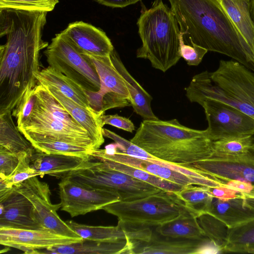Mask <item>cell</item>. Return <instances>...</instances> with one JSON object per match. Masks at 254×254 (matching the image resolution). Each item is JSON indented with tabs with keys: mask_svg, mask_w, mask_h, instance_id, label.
I'll list each match as a JSON object with an SVG mask.
<instances>
[{
	"mask_svg": "<svg viewBox=\"0 0 254 254\" xmlns=\"http://www.w3.org/2000/svg\"><path fill=\"white\" fill-rule=\"evenodd\" d=\"M0 227L43 228L35 208L22 193L13 187L0 186Z\"/></svg>",
	"mask_w": 254,
	"mask_h": 254,
	"instance_id": "obj_16",
	"label": "cell"
},
{
	"mask_svg": "<svg viewBox=\"0 0 254 254\" xmlns=\"http://www.w3.org/2000/svg\"><path fill=\"white\" fill-rule=\"evenodd\" d=\"M163 237L153 234L148 242H132V254H198L207 237L198 239Z\"/></svg>",
	"mask_w": 254,
	"mask_h": 254,
	"instance_id": "obj_22",
	"label": "cell"
},
{
	"mask_svg": "<svg viewBox=\"0 0 254 254\" xmlns=\"http://www.w3.org/2000/svg\"><path fill=\"white\" fill-rule=\"evenodd\" d=\"M133 243L129 239L100 242L83 239L72 244L37 251L36 254H132Z\"/></svg>",
	"mask_w": 254,
	"mask_h": 254,
	"instance_id": "obj_20",
	"label": "cell"
},
{
	"mask_svg": "<svg viewBox=\"0 0 254 254\" xmlns=\"http://www.w3.org/2000/svg\"><path fill=\"white\" fill-rule=\"evenodd\" d=\"M99 161L104 162L111 168L127 173L163 190L176 192L180 190L184 187L183 186L175 184L155 176L144 170L129 165L109 160H102Z\"/></svg>",
	"mask_w": 254,
	"mask_h": 254,
	"instance_id": "obj_32",
	"label": "cell"
},
{
	"mask_svg": "<svg viewBox=\"0 0 254 254\" xmlns=\"http://www.w3.org/2000/svg\"><path fill=\"white\" fill-rule=\"evenodd\" d=\"M61 209L71 217L84 215L102 209L105 206L121 201L115 192L91 188L65 177L59 183Z\"/></svg>",
	"mask_w": 254,
	"mask_h": 254,
	"instance_id": "obj_11",
	"label": "cell"
},
{
	"mask_svg": "<svg viewBox=\"0 0 254 254\" xmlns=\"http://www.w3.org/2000/svg\"><path fill=\"white\" fill-rule=\"evenodd\" d=\"M19 161L16 155L0 146V179L8 177L15 169Z\"/></svg>",
	"mask_w": 254,
	"mask_h": 254,
	"instance_id": "obj_39",
	"label": "cell"
},
{
	"mask_svg": "<svg viewBox=\"0 0 254 254\" xmlns=\"http://www.w3.org/2000/svg\"><path fill=\"white\" fill-rule=\"evenodd\" d=\"M142 45L136 57L148 60L154 68L164 72L175 65L180 55L181 31L171 8L162 0L142 11L137 22Z\"/></svg>",
	"mask_w": 254,
	"mask_h": 254,
	"instance_id": "obj_4",
	"label": "cell"
},
{
	"mask_svg": "<svg viewBox=\"0 0 254 254\" xmlns=\"http://www.w3.org/2000/svg\"><path fill=\"white\" fill-rule=\"evenodd\" d=\"M35 76L37 84L55 89L78 105L92 108L85 90L60 71L48 66Z\"/></svg>",
	"mask_w": 254,
	"mask_h": 254,
	"instance_id": "obj_24",
	"label": "cell"
},
{
	"mask_svg": "<svg viewBox=\"0 0 254 254\" xmlns=\"http://www.w3.org/2000/svg\"><path fill=\"white\" fill-rule=\"evenodd\" d=\"M59 0H0V9H14L30 11H52Z\"/></svg>",
	"mask_w": 254,
	"mask_h": 254,
	"instance_id": "obj_36",
	"label": "cell"
},
{
	"mask_svg": "<svg viewBox=\"0 0 254 254\" xmlns=\"http://www.w3.org/2000/svg\"><path fill=\"white\" fill-rule=\"evenodd\" d=\"M88 56L94 63L100 77L99 92L103 96L107 93H114L130 102V94L125 80L114 65L110 55L104 57Z\"/></svg>",
	"mask_w": 254,
	"mask_h": 254,
	"instance_id": "obj_26",
	"label": "cell"
},
{
	"mask_svg": "<svg viewBox=\"0 0 254 254\" xmlns=\"http://www.w3.org/2000/svg\"><path fill=\"white\" fill-rule=\"evenodd\" d=\"M243 196L246 203L249 206L254 208V196L241 193Z\"/></svg>",
	"mask_w": 254,
	"mask_h": 254,
	"instance_id": "obj_44",
	"label": "cell"
},
{
	"mask_svg": "<svg viewBox=\"0 0 254 254\" xmlns=\"http://www.w3.org/2000/svg\"><path fill=\"white\" fill-rule=\"evenodd\" d=\"M102 209L117 217L122 224L149 227H157L189 211L174 192L163 190L133 200L117 201Z\"/></svg>",
	"mask_w": 254,
	"mask_h": 254,
	"instance_id": "obj_5",
	"label": "cell"
},
{
	"mask_svg": "<svg viewBox=\"0 0 254 254\" xmlns=\"http://www.w3.org/2000/svg\"><path fill=\"white\" fill-rule=\"evenodd\" d=\"M45 87V86H44ZM81 127L88 132L97 149L104 142L101 117L104 114L80 106L57 90L45 87Z\"/></svg>",
	"mask_w": 254,
	"mask_h": 254,
	"instance_id": "obj_18",
	"label": "cell"
},
{
	"mask_svg": "<svg viewBox=\"0 0 254 254\" xmlns=\"http://www.w3.org/2000/svg\"><path fill=\"white\" fill-rule=\"evenodd\" d=\"M12 116L11 112L0 114V146L18 158L27 155L31 158L36 150L22 136Z\"/></svg>",
	"mask_w": 254,
	"mask_h": 254,
	"instance_id": "obj_28",
	"label": "cell"
},
{
	"mask_svg": "<svg viewBox=\"0 0 254 254\" xmlns=\"http://www.w3.org/2000/svg\"><path fill=\"white\" fill-rule=\"evenodd\" d=\"M174 193L187 208L197 218L207 212L214 198L210 188L200 186L184 187Z\"/></svg>",
	"mask_w": 254,
	"mask_h": 254,
	"instance_id": "obj_30",
	"label": "cell"
},
{
	"mask_svg": "<svg viewBox=\"0 0 254 254\" xmlns=\"http://www.w3.org/2000/svg\"><path fill=\"white\" fill-rule=\"evenodd\" d=\"M18 164L12 173L6 179H0V186L11 188L27 179L40 176L30 165V158L27 155L19 158Z\"/></svg>",
	"mask_w": 254,
	"mask_h": 254,
	"instance_id": "obj_37",
	"label": "cell"
},
{
	"mask_svg": "<svg viewBox=\"0 0 254 254\" xmlns=\"http://www.w3.org/2000/svg\"><path fill=\"white\" fill-rule=\"evenodd\" d=\"M250 195L254 196V192H252L250 194Z\"/></svg>",
	"mask_w": 254,
	"mask_h": 254,
	"instance_id": "obj_47",
	"label": "cell"
},
{
	"mask_svg": "<svg viewBox=\"0 0 254 254\" xmlns=\"http://www.w3.org/2000/svg\"><path fill=\"white\" fill-rule=\"evenodd\" d=\"M228 186L239 191L240 193H248L254 188V186L246 181L231 180L224 182Z\"/></svg>",
	"mask_w": 254,
	"mask_h": 254,
	"instance_id": "obj_42",
	"label": "cell"
},
{
	"mask_svg": "<svg viewBox=\"0 0 254 254\" xmlns=\"http://www.w3.org/2000/svg\"><path fill=\"white\" fill-rule=\"evenodd\" d=\"M29 142L38 151L47 154H59L90 157L92 149L62 141L36 139Z\"/></svg>",
	"mask_w": 254,
	"mask_h": 254,
	"instance_id": "obj_34",
	"label": "cell"
},
{
	"mask_svg": "<svg viewBox=\"0 0 254 254\" xmlns=\"http://www.w3.org/2000/svg\"><path fill=\"white\" fill-rule=\"evenodd\" d=\"M44 54L49 66L66 75L85 91L100 90V77L90 57L79 51L61 32L52 39Z\"/></svg>",
	"mask_w": 254,
	"mask_h": 254,
	"instance_id": "obj_9",
	"label": "cell"
},
{
	"mask_svg": "<svg viewBox=\"0 0 254 254\" xmlns=\"http://www.w3.org/2000/svg\"><path fill=\"white\" fill-rule=\"evenodd\" d=\"M210 190L214 197L223 201L234 198L241 194L226 184L220 187L210 188Z\"/></svg>",
	"mask_w": 254,
	"mask_h": 254,
	"instance_id": "obj_41",
	"label": "cell"
},
{
	"mask_svg": "<svg viewBox=\"0 0 254 254\" xmlns=\"http://www.w3.org/2000/svg\"><path fill=\"white\" fill-rule=\"evenodd\" d=\"M254 143V134L232 136L213 141L212 156H236L249 152Z\"/></svg>",
	"mask_w": 254,
	"mask_h": 254,
	"instance_id": "obj_33",
	"label": "cell"
},
{
	"mask_svg": "<svg viewBox=\"0 0 254 254\" xmlns=\"http://www.w3.org/2000/svg\"><path fill=\"white\" fill-rule=\"evenodd\" d=\"M204 109L209 138L213 141L224 137L254 134V119L237 109L218 101L205 99Z\"/></svg>",
	"mask_w": 254,
	"mask_h": 254,
	"instance_id": "obj_12",
	"label": "cell"
},
{
	"mask_svg": "<svg viewBox=\"0 0 254 254\" xmlns=\"http://www.w3.org/2000/svg\"><path fill=\"white\" fill-rule=\"evenodd\" d=\"M207 52L206 49L193 43H185L181 35L180 55L189 65H198Z\"/></svg>",
	"mask_w": 254,
	"mask_h": 254,
	"instance_id": "obj_38",
	"label": "cell"
},
{
	"mask_svg": "<svg viewBox=\"0 0 254 254\" xmlns=\"http://www.w3.org/2000/svg\"><path fill=\"white\" fill-rule=\"evenodd\" d=\"M251 151H252V152H253L254 153V143L253 145V146L251 149Z\"/></svg>",
	"mask_w": 254,
	"mask_h": 254,
	"instance_id": "obj_46",
	"label": "cell"
},
{
	"mask_svg": "<svg viewBox=\"0 0 254 254\" xmlns=\"http://www.w3.org/2000/svg\"><path fill=\"white\" fill-rule=\"evenodd\" d=\"M37 177L30 178L12 187L33 204L43 227L63 236L81 238L58 215L57 210L61 207V203H52L48 184L40 181Z\"/></svg>",
	"mask_w": 254,
	"mask_h": 254,
	"instance_id": "obj_13",
	"label": "cell"
},
{
	"mask_svg": "<svg viewBox=\"0 0 254 254\" xmlns=\"http://www.w3.org/2000/svg\"><path fill=\"white\" fill-rule=\"evenodd\" d=\"M47 12L0 9V114L12 112L25 93L37 85L40 53L49 45L42 39Z\"/></svg>",
	"mask_w": 254,
	"mask_h": 254,
	"instance_id": "obj_1",
	"label": "cell"
},
{
	"mask_svg": "<svg viewBox=\"0 0 254 254\" xmlns=\"http://www.w3.org/2000/svg\"><path fill=\"white\" fill-rule=\"evenodd\" d=\"M156 231L161 236L171 238L198 239L206 237L197 217L189 211L157 226Z\"/></svg>",
	"mask_w": 254,
	"mask_h": 254,
	"instance_id": "obj_29",
	"label": "cell"
},
{
	"mask_svg": "<svg viewBox=\"0 0 254 254\" xmlns=\"http://www.w3.org/2000/svg\"><path fill=\"white\" fill-rule=\"evenodd\" d=\"M197 219L205 236L219 246L223 252L229 228L219 219L208 213L201 214Z\"/></svg>",
	"mask_w": 254,
	"mask_h": 254,
	"instance_id": "obj_35",
	"label": "cell"
},
{
	"mask_svg": "<svg viewBox=\"0 0 254 254\" xmlns=\"http://www.w3.org/2000/svg\"><path fill=\"white\" fill-rule=\"evenodd\" d=\"M17 127L29 141L36 139L56 140L97 149L84 128L72 127L55 119L36 104L35 96L31 111L17 123Z\"/></svg>",
	"mask_w": 254,
	"mask_h": 254,
	"instance_id": "obj_10",
	"label": "cell"
},
{
	"mask_svg": "<svg viewBox=\"0 0 254 254\" xmlns=\"http://www.w3.org/2000/svg\"><path fill=\"white\" fill-rule=\"evenodd\" d=\"M251 192H254V188L253 190H252Z\"/></svg>",
	"mask_w": 254,
	"mask_h": 254,
	"instance_id": "obj_48",
	"label": "cell"
},
{
	"mask_svg": "<svg viewBox=\"0 0 254 254\" xmlns=\"http://www.w3.org/2000/svg\"><path fill=\"white\" fill-rule=\"evenodd\" d=\"M90 159L91 157L47 154L36 150L30 158V164L42 178L49 175L62 179Z\"/></svg>",
	"mask_w": 254,
	"mask_h": 254,
	"instance_id": "obj_21",
	"label": "cell"
},
{
	"mask_svg": "<svg viewBox=\"0 0 254 254\" xmlns=\"http://www.w3.org/2000/svg\"><path fill=\"white\" fill-rule=\"evenodd\" d=\"M68 226L83 239L105 242L129 239L132 241L146 240L150 232L145 227L128 228L125 230L118 223L116 226H90L72 220L65 221Z\"/></svg>",
	"mask_w": 254,
	"mask_h": 254,
	"instance_id": "obj_19",
	"label": "cell"
},
{
	"mask_svg": "<svg viewBox=\"0 0 254 254\" xmlns=\"http://www.w3.org/2000/svg\"><path fill=\"white\" fill-rule=\"evenodd\" d=\"M90 156L95 160H109L141 169L184 187L194 185L213 188L225 185L222 181L191 166L172 163L157 158L145 160L130 156L118 150L115 142L105 149L92 150Z\"/></svg>",
	"mask_w": 254,
	"mask_h": 254,
	"instance_id": "obj_6",
	"label": "cell"
},
{
	"mask_svg": "<svg viewBox=\"0 0 254 254\" xmlns=\"http://www.w3.org/2000/svg\"><path fill=\"white\" fill-rule=\"evenodd\" d=\"M250 11L254 23V0H250Z\"/></svg>",
	"mask_w": 254,
	"mask_h": 254,
	"instance_id": "obj_45",
	"label": "cell"
},
{
	"mask_svg": "<svg viewBox=\"0 0 254 254\" xmlns=\"http://www.w3.org/2000/svg\"><path fill=\"white\" fill-rule=\"evenodd\" d=\"M254 53V23L250 0H217Z\"/></svg>",
	"mask_w": 254,
	"mask_h": 254,
	"instance_id": "obj_27",
	"label": "cell"
},
{
	"mask_svg": "<svg viewBox=\"0 0 254 254\" xmlns=\"http://www.w3.org/2000/svg\"><path fill=\"white\" fill-rule=\"evenodd\" d=\"M214 86L210 98L232 106L254 119V72L235 60H220L210 72Z\"/></svg>",
	"mask_w": 254,
	"mask_h": 254,
	"instance_id": "obj_8",
	"label": "cell"
},
{
	"mask_svg": "<svg viewBox=\"0 0 254 254\" xmlns=\"http://www.w3.org/2000/svg\"><path fill=\"white\" fill-rule=\"evenodd\" d=\"M223 253H254V219L229 229Z\"/></svg>",
	"mask_w": 254,
	"mask_h": 254,
	"instance_id": "obj_31",
	"label": "cell"
},
{
	"mask_svg": "<svg viewBox=\"0 0 254 254\" xmlns=\"http://www.w3.org/2000/svg\"><path fill=\"white\" fill-rule=\"evenodd\" d=\"M185 43L227 56L254 72V53L217 0H169Z\"/></svg>",
	"mask_w": 254,
	"mask_h": 254,
	"instance_id": "obj_2",
	"label": "cell"
},
{
	"mask_svg": "<svg viewBox=\"0 0 254 254\" xmlns=\"http://www.w3.org/2000/svg\"><path fill=\"white\" fill-rule=\"evenodd\" d=\"M130 141L159 159L181 165L209 158L213 154V141L207 129L190 128L177 119L144 120Z\"/></svg>",
	"mask_w": 254,
	"mask_h": 254,
	"instance_id": "obj_3",
	"label": "cell"
},
{
	"mask_svg": "<svg viewBox=\"0 0 254 254\" xmlns=\"http://www.w3.org/2000/svg\"><path fill=\"white\" fill-rule=\"evenodd\" d=\"M110 56L116 68L125 80L130 96V104L134 111L143 120H157L151 107L153 98L127 71L118 53L115 50Z\"/></svg>",
	"mask_w": 254,
	"mask_h": 254,
	"instance_id": "obj_25",
	"label": "cell"
},
{
	"mask_svg": "<svg viewBox=\"0 0 254 254\" xmlns=\"http://www.w3.org/2000/svg\"><path fill=\"white\" fill-rule=\"evenodd\" d=\"M82 238L58 234L45 228L30 229L0 227V244L23 251L35 254L38 250L68 245L81 241Z\"/></svg>",
	"mask_w": 254,
	"mask_h": 254,
	"instance_id": "obj_14",
	"label": "cell"
},
{
	"mask_svg": "<svg viewBox=\"0 0 254 254\" xmlns=\"http://www.w3.org/2000/svg\"><path fill=\"white\" fill-rule=\"evenodd\" d=\"M61 33L86 55L108 56L114 50L110 39L104 31L83 21L69 23Z\"/></svg>",
	"mask_w": 254,
	"mask_h": 254,
	"instance_id": "obj_17",
	"label": "cell"
},
{
	"mask_svg": "<svg viewBox=\"0 0 254 254\" xmlns=\"http://www.w3.org/2000/svg\"><path fill=\"white\" fill-rule=\"evenodd\" d=\"M95 2L113 8H123L134 4L141 0H93Z\"/></svg>",
	"mask_w": 254,
	"mask_h": 254,
	"instance_id": "obj_43",
	"label": "cell"
},
{
	"mask_svg": "<svg viewBox=\"0 0 254 254\" xmlns=\"http://www.w3.org/2000/svg\"><path fill=\"white\" fill-rule=\"evenodd\" d=\"M91 160L66 177L91 188L115 192L123 201L141 198L162 190L127 173L111 168L104 162Z\"/></svg>",
	"mask_w": 254,
	"mask_h": 254,
	"instance_id": "obj_7",
	"label": "cell"
},
{
	"mask_svg": "<svg viewBox=\"0 0 254 254\" xmlns=\"http://www.w3.org/2000/svg\"><path fill=\"white\" fill-rule=\"evenodd\" d=\"M188 166L223 183L238 180L247 182L254 186V153L251 151L236 156H212Z\"/></svg>",
	"mask_w": 254,
	"mask_h": 254,
	"instance_id": "obj_15",
	"label": "cell"
},
{
	"mask_svg": "<svg viewBox=\"0 0 254 254\" xmlns=\"http://www.w3.org/2000/svg\"><path fill=\"white\" fill-rule=\"evenodd\" d=\"M206 213L219 219L229 229L254 219V208L246 203L241 193L226 201L214 197Z\"/></svg>",
	"mask_w": 254,
	"mask_h": 254,
	"instance_id": "obj_23",
	"label": "cell"
},
{
	"mask_svg": "<svg viewBox=\"0 0 254 254\" xmlns=\"http://www.w3.org/2000/svg\"><path fill=\"white\" fill-rule=\"evenodd\" d=\"M101 119L103 126L109 125L129 132H132L135 129L133 123L128 118L118 114L103 115Z\"/></svg>",
	"mask_w": 254,
	"mask_h": 254,
	"instance_id": "obj_40",
	"label": "cell"
}]
</instances>
